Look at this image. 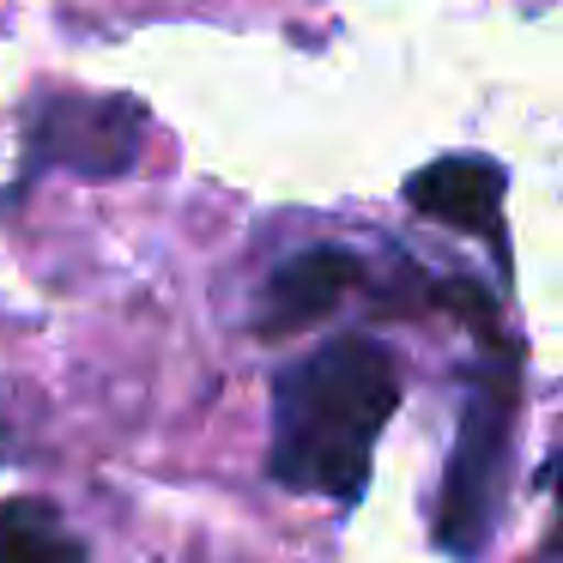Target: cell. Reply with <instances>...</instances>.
Here are the masks:
<instances>
[{
    "mask_svg": "<svg viewBox=\"0 0 563 563\" xmlns=\"http://www.w3.org/2000/svg\"><path fill=\"white\" fill-rule=\"evenodd\" d=\"M400 406V369L369 333L321 340L273 382L267 473L285 490L357 503L376 466V437Z\"/></svg>",
    "mask_w": 563,
    "mask_h": 563,
    "instance_id": "obj_1",
    "label": "cell"
},
{
    "mask_svg": "<svg viewBox=\"0 0 563 563\" xmlns=\"http://www.w3.org/2000/svg\"><path fill=\"white\" fill-rule=\"evenodd\" d=\"M509 437H515V369L509 357H497L466 388L449 473H442V503H437V545L461 563L490 545L503 485H509Z\"/></svg>",
    "mask_w": 563,
    "mask_h": 563,
    "instance_id": "obj_2",
    "label": "cell"
},
{
    "mask_svg": "<svg viewBox=\"0 0 563 563\" xmlns=\"http://www.w3.org/2000/svg\"><path fill=\"white\" fill-rule=\"evenodd\" d=\"M146 128V103L122 91H43L25 110V158L31 170H67L79 183H122Z\"/></svg>",
    "mask_w": 563,
    "mask_h": 563,
    "instance_id": "obj_3",
    "label": "cell"
},
{
    "mask_svg": "<svg viewBox=\"0 0 563 563\" xmlns=\"http://www.w3.org/2000/svg\"><path fill=\"white\" fill-rule=\"evenodd\" d=\"M357 285H364V261H357L352 249H333V243L303 249V255H291L267 279L255 328L267 333V340L309 333L321 316H333V309L345 303V291H357Z\"/></svg>",
    "mask_w": 563,
    "mask_h": 563,
    "instance_id": "obj_4",
    "label": "cell"
},
{
    "mask_svg": "<svg viewBox=\"0 0 563 563\" xmlns=\"http://www.w3.org/2000/svg\"><path fill=\"white\" fill-rule=\"evenodd\" d=\"M503 170L490 158H437L406 176V207L449 231H473L503 255Z\"/></svg>",
    "mask_w": 563,
    "mask_h": 563,
    "instance_id": "obj_5",
    "label": "cell"
},
{
    "mask_svg": "<svg viewBox=\"0 0 563 563\" xmlns=\"http://www.w3.org/2000/svg\"><path fill=\"white\" fill-rule=\"evenodd\" d=\"M0 563H86V545L43 497H7L0 503Z\"/></svg>",
    "mask_w": 563,
    "mask_h": 563,
    "instance_id": "obj_6",
    "label": "cell"
}]
</instances>
